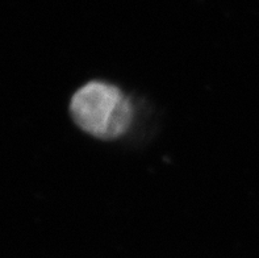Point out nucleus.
<instances>
[{
	"label": "nucleus",
	"instance_id": "1",
	"mask_svg": "<svg viewBox=\"0 0 259 258\" xmlns=\"http://www.w3.org/2000/svg\"><path fill=\"white\" fill-rule=\"evenodd\" d=\"M72 119L83 131L102 140H111L128 131L132 104L120 88L92 81L74 94L70 104Z\"/></svg>",
	"mask_w": 259,
	"mask_h": 258
}]
</instances>
